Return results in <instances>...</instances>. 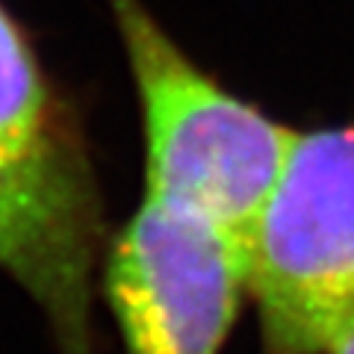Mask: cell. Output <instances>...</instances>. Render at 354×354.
Instances as JSON below:
<instances>
[{
  "label": "cell",
  "instance_id": "obj_5",
  "mask_svg": "<svg viewBox=\"0 0 354 354\" xmlns=\"http://www.w3.org/2000/svg\"><path fill=\"white\" fill-rule=\"evenodd\" d=\"M68 113L21 21L0 0V171L80 151Z\"/></svg>",
  "mask_w": 354,
  "mask_h": 354
},
{
  "label": "cell",
  "instance_id": "obj_6",
  "mask_svg": "<svg viewBox=\"0 0 354 354\" xmlns=\"http://www.w3.org/2000/svg\"><path fill=\"white\" fill-rule=\"evenodd\" d=\"M328 354H354V322H348L334 339H330Z\"/></svg>",
  "mask_w": 354,
  "mask_h": 354
},
{
  "label": "cell",
  "instance_id": "obj_2",
  "mask_svg": "<svg viewBox=\"0 0 354 354\" xmlns=\"http://www.w3.org/2000/svg\"><path fill=\"white\" fill-rule=\"evenodd\" d=\"M260 354H328L354 322V124L298 133L248 230Z\"/></svg>",
  "mask_w": 354,
  "mask_h": 354
},
{
  "label": "cell",
  "instance_id": "obj_3",
  "mask_svg": "<svg viewBox=\"0 0 354 354\" xmlns=\"http://www.w3.org/2000/svg\"><path fill=\"white\" fill-rule=\"evenodd\" d=\"M124 354H218L248 298V236L145 192L104 257Z\"/></svg>",
  "mask_w": 354,
  "mask_h": 354
},
{
  "label": "cell",
  "instance_id": "obj_1",
  "mask_svg": "<svg viewBox=\"0 0 354 354\" xmlns=\"http://www.w3.org/2000/svg\"><path fill=\"white\" fill-rule=\"evenodd\" d=\"M124 41L145 133V192L248 236L295 136L204 71L142 0H106Z\"/></svg>",
  "mask_w": 354,
  "mask_h": 354
},
{
  "label": "cell",
  "instance_id": "obj_4",
  "mask_svg": "<svg viewBox=\"0 0 354 354\" xmlns=\"http://www.w3.org/2000/svg\"><path fill=\"white\" fill-rule=\"evenodd\" d=\"M104 209L86 151L0 171V269L41 307L59 354L95 351Z\"/></svg>",
  "mask_w": 354,
  "mask_h": 354
}]
</instances>
